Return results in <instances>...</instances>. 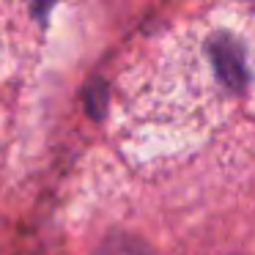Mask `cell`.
<instances>
[{
    "label": "cell",
    "instance_id": "1",
    "mask_svg": "<svg viewBox=\"0 0 255 255\" xmlns=\"http://www.w3.org/2000/svg\"><path fill=\"white\" fill-rule=\"evenodd\" d=\"M255 116V6L200 14L156 39L116 88L129 154H178Z\"/></svg>",
    "mask_w": 255,
    "mask_h": 255
},
{
    "label": "cell",
    "instance_id": "2",
    "mask_svg": "<svg viewBox=\"0 0 255 255\" xmlns=\"http://www.w3.org/2000/svg\"><path fill=\"white\" fill-rule=\"evenodd\" d=\"M19 3H22V0H0V44H6V41L11 44V39L28 36L22 28V22H19V14H17ZM47 3H50V0H47ZM22 8H25V3H22ZM25 17H28V22H33L28 8H25Z\"/></svg>",
    "mask_w": 255,
    "mask_h": 255
},
{
    "label": "cell",
    "instance_id": "3",
    "mask_svg": "<svg viewBox=\"0 0 255 255\" xmlns=\"http://www.w3.org/2000/svg\"><path fill=\"white\" fill-rule=\"evenodd\" d=\"M96 255H154V253H151L143 242H137V239L118 233V236L107 239V242L96 250Z\"/></svg>",
    "mask_w": 255,
    "mask_h": 255
}]
</instances>
